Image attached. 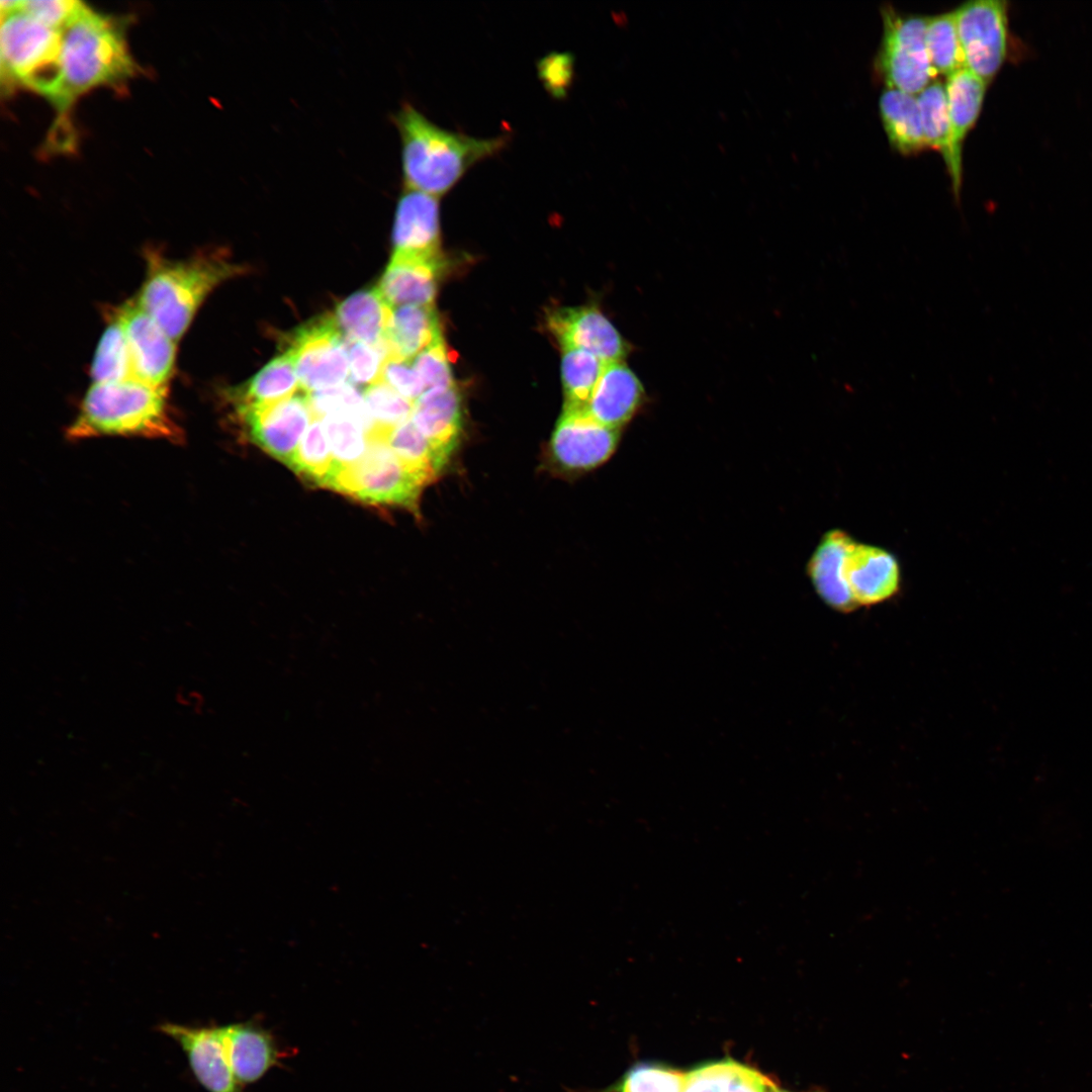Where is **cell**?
Listing matches in <instances>:
<instances>
[{
	"instance_id": "6da1fadb",
	"label": "cell",
	"mask_w": 1092,
	"mask_h": 1092,
	"mask_svg": "<svg viewBox=\"0 0 1092 1092\" xmlns=\"http://www.w3.org/2000/svg\"><path fill=\"white\" fill-rule=\"evenodd\" d=\"M400 138L404 189L435 197L449 192L476 163L499 153L509 135L475 138L439 126L404 101L391 114Z\"/></svg>"
},
{
	"instance_id": "7a4b0ae2",
	"label": "cell",
	"mask_w": 1092,
	"mask_h": 1092,
	"mask_svg": "<svg viewBox=\"0 0 1092 1092\" xmlns=\"http://www.w3.org/2000/svg\"><path fill=\"white\" fill-rule=\"evenodd\" d=\"M136 71L121 20L84 3L62 30L58 79L48 98L65 126V115L80 95L126 81Z\"/></svg>"
},
{
	"instance_id": "3957f363",
	"label": "cell",
	"mask_w": 1092,
	"mask_h": 1092,
	"mask_svg": "<svg viewBox=\"0 0 1092 1092\" xmlns=\"http://www.w3.org/2000/svg\"><path fill=\"white\" fill-rule=\"evenodd\" d=\"M146 259V278L135 301L176 343L210 292L244 272L219 252L173 260L151 251Z\"/></svg>"
},
{
	"instance_id": "277c9868",
	"label": "cell",
	"mask_w": 1092,
	"mask_h": 1092,
	"mask_svg": "<svg viewBox=\"0 0 1092 1092\" xmlns=\"http://www.w3.org/2000/svg\"><path fill=\"white\" fill-rule=\"evenodd\" d=\"M102 435L176 438L178 430L168 411L167 387L136 379L93 382L69 428V436L81 439Z\"/></svg>"
},
{
	"instance_id": "5b68a950",
	"label": "cell",
	"mask_w": 1092,
	"mask_h": 1092,
	"mask_svg": "<svg viewBox=\"0 0 1092 1092\" xmlns=\"http://www.w3.org/2000/svg\"><path fill=\"white\" fill-rule=\"evenodd\" d=\"M0 6L2 77L48 97L58 79L62 30L21 9L19 1H1Z\"/></svg>"
},
{
	"instance_id": "8992f818",
	"label": "cell",
	"mask_w": 1092,
	"mask_h": 1092,
	"mask_svg": "<svg viewBox=\"0 0 1092 1092\" xmlns=\"http://www.w3.org/2000/svg\"><path fill=\"white\" fill-rule=\"evenodd\" d=\"M327 487L373 505L398 506L418 512L424 484L384 441H369L363 457L335 468Z\"/></svg>"
},
{
	"instance_id": "52a82bcc",
	"label": "cell",
	"mask_w": 1092,
	"mask_h": 1092,
	"mask_svg": "<svg viewBox=\"0 0 1092 1092\" xmlns=\"http://www.w3.org/2000/svg\"><path fill=\"white\" fill-rule=\"evenodd\" d=\"M928 17L883 9L884 33L877 67L887 88L918 95L934 72L929 62L925 30Z\"/></svg>"
},
{
	"instance_id": "ba28073f",
	"label": "cell",
	"mask_w": 1092,
	"mask_h": 1092,
	"mask_svg": "<svg viewBox=\"0 0 1092 1092\" xmlns=\"http://www.w3.org/2000/svg\"><path fill=\"white\" fill-rule=\"evenodd\" d=\"M300 387L306 393L344 384L349 375L345 337L334 314H323L296 328L286 340Z\"/></svg>"
},
{
	"instance_id": "9c48e42d",
	"label": "cell",
	"mask_w": 1092,
	"mask_h": 1092,
	"mask_svg": "<svg viewBox=\"0 0 1092 1092\" xmlns=\"http://www.w3.org/2000/svg\"><path fill=\"white\" fill-rule=\"evenodd\" d=\"M966 68L989 84L1009 57L1008 3L976 0L954 10Z\"/></svg>"
},
{
	"instance_id": "30bf717a",
	"label": "cell",
	"mask_w": 1092,
	"mask_h": 1092,
	"mask_svg": "<svg viewBox=\"0 0 1092 1092\" xmlns=\"http://www.w3.org/2000/svg\"><path fill=\"white\" fill-rule=\"evenodd\" d=\"M619 436V430L599 423L586 408L564 406L551 436V458L565 471L589 470L611 457Z\"/></svg>"
},
{
	"instance_id": "8fae6325",
	"label": "cell",
	"mask_w": 1092,
	"mask_h": 1092,
	"mask_svg": "<svg viewBox=\"0 0 1092 1092\" xmlns=\"http://www.w3.org/2000/svg\"><path fill=\"white\" fill-rule=\"evenodd\" d=\"M237 415L247 426L253 441L287 465L309 422L314 419L305 391Z\"/></svg>"
},
{
	"instance_id": "7c38bea8",
	"label": "cell",
	"mask_w": 1092,
	"mask_h": 1092,
	"mask_svg": "<svg viewBox=\"0 0 1092 1092\" xmlns=\"http://www.w3.org/2000/svg\"><path fill=\"white\" fill-rule=\"evenodd\" d=\"M117 316L129 347L133 379L167 387L175 363L176 342L135 300L122 305Z\"/></svg>"
},
{
	"instance_id": "4fadbf2b",
	"label": "cell",
	"mask_w": 1092,
	"mask_h": 1092,
	"mask_svg": "<svg viewBox=\"0 0 1092 1092\" xmlns=\"http://www.w3.org/2000/svg\"><path fill=\"white\" fill-rule=\"evenodd\" d=\"M546 325L561 350H584L606 364L623 361L629 352L628 344L617 329L594 306L550 309Z\"/></svg>"
},
{
	"instance_id": "5bb4252c",
	"label": "cell",
	"mask_w": 1092,
	"mask_h": 1092,
	"mask_svg": "<svg viewBox=\"0 0 1092 1092\" xmlns=\"http://www.w3.org/2000/svg\"><path fill=\"white\" fill-rule=\"evenodd\" d=\"M158 1029L179 1043L199 1084L208 1092H241L228 1055L223 1026L166 1022Z\"/></svg>"
},
{
	"instance_id": "9a60e30c",
	"label": "cell",
	"mask_w": 1092,
	"mask_h": 1092,
	"mask_svg": "<svg viewBox=\"0 0 1092 1092\" xmlns=\"http://www.w3.org/2000/svg\"><path fill=\"white\" fill-rule=\"evenodd\" d=\"M445 264L442 252L431 255L393 252L376 288L392 308L434 304Z\"/></svg>"
},
{
	"instance_id": "2e32d148",
	"label": "cell",
	"mask_w": 1092,
	"mask_h": 1092,
	"mask_svg": "<svg viewBox=\"0 0 1092 1092\" xmlns=\"http://www.w3.org/2000/svg\"><path fill=\"white\" fill-rule=\"evenodd\" d=\"M411 421L428 440L440 472L455 452L462 431V396L451 386L425 392L414 403Z\"/></svg>"
},
{
	"instance_id": "e0dca14e",
	"label": "cell",
	"mask_w": 1092,
	"mask_h": 1092,
	"mask_svg": "<svg viewBox=\"0 0 1092 1092\" xmlns=\"http://www.w3.org/2000/svg\"><path fill=\"white\" fill-rule=\"evenodd\" d=\"M845 578L858 607L884 603L900 589L897 558L888 550L854 542L845 562Z\"/></svg>"
},
{
	"instance_id": "ac0fdd59",
	"label": "cell",
	"mask_w": 1092,
	"mask_h": 1092,
	"mask_svg": "<svg viewBox=\"0 0 1092 1092\" xmlns=\"http://www.w3.org/2000/svg\"><path fill=\"white\" fill-rule=\"evenodd\" d=\"M391 241L393 252L441 253L438 197L403 188L396 202Z\"/></svg>"
},
{
	"instance_id": "d6986e66",
	"label": "cell",
	"mask_w": 1092,
	"mask_h": 1092,
	"mask_svg": "<svg viewBox=\"0 0 1092 1092\" xmlns=\"http://www.w3.org/2000/svg\"><path fill=\"white\" fill-rule=\"evenodd\" d=\"M855 541L840 529L826 532L808 563V574L822 601L840 613L858 606L845 578V562Z\"/></svg>"
},
{
	"instance_id": "ffe728a7",
	"label": "cell",
	"mask_w": 1092,
	"mask_h": 1092,
	"mask_svg": "<svg viewBox=\"0 0 1092 1092\" xmlns=\"http://www.w3.org/2000/svg\"><path fill=\"white\" fill-rule=\"evenodd\" d=\"M987 86V83L967 68L948 76L944 85L951 150L947 170L956 196H959L962 184L963 144L980 115Z\"/></svg>"
},
{
	"instance_id": "44dd1931",
	"label": "cell",
	"mask_w": 1092,
	"mask_h": 1092,
	"mask_svg": "<svg viewBox=\"0 0 1092 1092\" xmlns=\"http://www.w3.org/2000/svg\"><path fill=\"white\" fill-rule=\"evenodd\" d=\"M644 398V388L623 361L607 363L587 402V413L599 423L620 430Z\"/></svg>"
},
{
	"instance_id": "7402d4cb",
	"label": "cell",
	"mask_w": 1092,
	"mask_h": 1092,
	"mask_svg": "<svg viewBox=\"0 0 1092 1092\" xmlns=\"http://www.w3.org/2000/svg\"><path fill=\"white\" fill-rule=\"evenodd\" d=\"M229 1060L240 1085L260 1080L282 1055L273 1035L254 1021L224 1025Z\"/></svg>"
},
{
	"instance_id": "603a6c76",
	"label": "cell",
	"mask_w": 1092,
	"mask_h": 1092,
	"mask_svg": "<svg viewBox=\"0 0 1092 1092\" xmlns=\"http://www.w3.org/2000/svg\"><path fill=\"white\" fill-rule=\"evenodd\" d=\"M392 310L374 287L347 297L337 305L334 317L346 339L381 347L386 344Z\"/></svg>"
},
{
	"instance_id": "cb8c5ba5",
	"label": "cell",
	"mask_w": 1092,
	"mask_h": 1092,
	"mask_svg": "<svg viewBox=\"0 0 1092 1092\" xmlns=\"http://www.w3.org/2000/svg\"><path fill=\"white\" fill-rule=\"evenodd\" d=\"M300 386L291 354L285 351L268 362L244 384L231 390L229 397L240 413L271 404L295 394Z\"/></svg>"
},
{
	"instance_id": "d4e9b609",
	"label": "cell",
	"mask_w": 1092,
	"mask_h": 1092,
	"mask_svg": "<svg viewBox=\"0 0 1092 1092\" xmlns=\"http://www.w3.org/2000/svg\"><path fill=\"white\" fill-rule=\"evenodd\" d=\"M441 337L435 304L394 307L385 339L388 358L413 360Z\"/></svg>"
},
{
	"instance_id": "484cf974",
	"label": "cell",
	"mask_w": 1092,
	"mask_h": 1092,
	"mask_svg": "<svg viewBox=\"0 0 1092 1092\" xmlns=\"http://www.w3.org/2000/svg\"><path fill=\"white\" fill-rule=\"evenodd\" d=\"M879 106L888 139L899 153L916 154L927 147L916 95L886 88Z\"/></svg>"
},
{
	"instance_id": "4316f807",
	"label": "cell",
	"mask_w": 1092,
	"mask_h": 1092,
	"mask_svg": "<svg viewBox=\"0 0 1092 1092\" xmlns=\"http://www.w3.org/2000/svg\"><path fill=\"white\" fill-rule=\"evenodd\" d=\"M321 420L335 460V468L354 464L363 457L369 444L367 433L371 429L366 406L335 412Z\"/></svg>"
},
{
	"instance_id": "83f0119b",
	"label": "cell",
	"mask_w": 1092,
	"mask_h": 1092,
	"mask_svg": "<svg viewBox=\"0 0 1092 1092\" xmlns=\"http://www.w3.org/2000/svg\"><path fill=\"white\" fill-rule=\"evenodd\" d=\"M363 398L371 420L368 441L387 442L395 428L411 420L415 402L383 381L365 388Z\"/></svg>"
},
{
	"instance_id": "f1b7e54d",
	"label": "cell",
	"mask_w": 1092,
	"mask_h": 1092,
	"mask_svg": "<svg viewBox=\"0 0 1092 1092\" xmlns=\"http://www.w3.org/2000/svg\"><path fill=\"white\" fill-rule=\"evenodd\" d=\"M606 363L580 349L562 350L561 379L564 406L586 408Z\"/></svg>"
},
{
	"instance_id": "f546056e",
	"label": "cell",
	"mask_w": 1092,
	"mask_h": 1092,
	"mask_svg": "<svg viewBox=\"0 0 1092 1092\" xmlns=\"http://www.w3.org/2000/svg\"><path fill=\"white\" fill-rule=\"evenodd\" d=\"M925 43L934 74L947 78L966 68L954 11L928 17Z\"/></svg>"
},
{
	"instance_id": "4dcf8cb0",
	"label": "cell",
	"mask_w": 1092,
	"mask_h": 1092,
	"mask_svg": "<svg viewBox=\"0 0 1092 1092\" xmlns=\"http://www.w3.org/2000/svg\"><path fill=\"white\" fill-rule=\"evenodd\" d=\"M90 374L93 382L97 383L133 379L129 347L117 315L99 341Z\"/></svg>"
},
{
	"instance_id": "1f68e13d",
	"label": "cell",
	"mask_w": 1092,
	"mask_h": 1092,
	"mask_svg": "<svg viewBox=\"0 0 1092 1092\" xmlns=\"http://www.w3.org/2000/svg\"><path fill=\"white\" fill-rule=\"evenodd\" d=\"M288 466L308 481L327 486L335 460L321 419L311 421Z\"/></svg>"
},
{
	"instance_id": "d6a6232c",
	"label": "cell",
	"mask_w": 1092,
	"mask_h": 1092,
	"mask_svg": "<svg viewBox=\"0 0 1092 1092\" xmlns=\"http://www.w3.org/2000/svg\"><path fill=\"white\" fill-rule=\"evenodd\" d=\"M387 444L424 486L441 473L430 443L411 420L392 431Z\"/></svg>"
},
{
	"instance_id": "836d02e7",
	"label": "cell",
	"mask_w": 1092,
	"mask_h": 1092,
	"mask_svg": "<svg viewBox=\"0 0 1092 1092\" xmlns=\"http://www.w3.org/2000/svg\"><path fill=\"white\" fill-rule=\"evenodd\" d=\"M916 97L926 146L938 151L948 167L951 150L945 88L940 82H931Z\"/></svg>"
},
{
	"instance_id": "e575fe53",
	"label": "cell",
	"mask_w": 1092,
	"mask_h": 1092,
	"mask_svg": "<svg viewBox=\"0 0 1092 1092\" xmlns=\"http://www.w3.org/2000/svg\"><path fill=\"white\" fill-rule=\"evenodd\" d=\"M686 1074L651 1063L632 1066L612 1087L617 1092H682Z\"/></svg>"
},
{
	"instance_id": "d590c367",
	"label": "cell",
	"mask_w": 1092,
	"mask_h": 1092,
	"mask_svg": "<svg viewBox=\"0 0 1092 1092\" xmlns=\"http://www.w3.org/2000/svg\"><path fill=\"white\" fill-rule=\"evenodd\" d=\"M346 341L350 383L367 388L382 381V371L389 352L387 345L370 346L358 341Z\"/></svg>"
},
{
	"instance_id": "8d00e7d4",
	"label": "cell",
	"mask_w": 1092,
	"mask_h": 1092,
	"mask_svg": "<svg viewBox=\"0 0 1092 1092\" xmlns=\"http://www.w3.org/2000/svg\"><path fill=\"white\" fill-rule=\"evenodd\" d=\"M412 362L424 383L425 392L455 385L443 337L420 352Z\"/></svg>"
},
{
	"instance_id": "74e56055",
	"label": "cell",
	"mask_w": 1092,
	"mask_h": 1092,
	"mask_svg": "<svg viewBox=\"0 0 1092 1092\" xmlns=\"http://www.w3.org/2000/svg\"><path fill=\"white\" fill-rule=\"evenodd\" d=\"M742 1064L724 1059L704 1064L686 1073L682 1092H727Z\"/></svg>"
},
{
	"instance_id": "f35d334b",
	"label": "cell",
	"mask_w": 1092,
	"mask_h": 1092,
	"mask_svg": "<svg viewBox=\"0 0 1092 1092\" xmlns=\"http://www.w3.org/2000/svg\"><path fill=\"white\" fill-rule=\"evenodd\" d=\"M382 381L414 402L425 393L424 383L412 360L387 358L383 366Z\"/></svg>"
},
{
	"instance_id": "ab89813d",
	"label": "cell",
	"mask_w": 1092,
	"mask_h": 1092,
	"mask_svg": "<svg viewBox=\"0 0 1092 1092\" xmlns=\"http://www.w3.org/2000/svg\"><path fill=\"white\" fill-rule=\"evenodd\" d=\"M84 3L75 0H26L19 7L41 21L60 30L70 22Z\"/></svg>"
},
{
	"instance_id": "60d3db41",
	"label": "cell",
	"mask_w": 1092,
	"mask_h": 1092,
	"mask_svg": "<svg viewBox=\"0 0 1092 1092\" xmlns=\"http://www.w3.org/2000/svg\"><path fill=\"white\" fill-rule=\"evenodd\" d=\"M774 1084L765 1075L742 1065L727 1092H768Z\"/></svg>"
},
{
	"instance_id": "b9f144b4",
	"label": "cell",
	"mask_w": 1092,
	"mask_h": 1092,
	"mask_svg": "<svg viewBox=\"0 0 1092 1092\" xmlns=\"http://www.w3.org/2000/svg\"><path fill=\"white\" fill-rule=\"evenodd\" d=\"M768 1092H792V1091H789V1090H784V1089H781V1088H780V1087H779V1086H778V1085H777V1084L775 1083V1084L772 1085V1087H771V1088L769 1089V1091H768ZM805 1092H823V1091H821V1090H819V1089H814V1090H809V1091H805Z\"/></svg>"
},
{
	"instance_id": "7bdbcfd3",
	"label": "cell",
	"mask_w": 1092,
	"mask_h": 1092,
	"mask_svg": "<svg viewBox=\"0 0 1092 1092\" xmlns=\"http://www.w3.org/2000/svg\"><path fill=\"white\" fill-rule=\"evenodd\" d=\"M598 1092H617V1091L611 1086V1087H609V1088H607L605 1090H601V1091H598Z\"/></svg>"
}]
</instances>
